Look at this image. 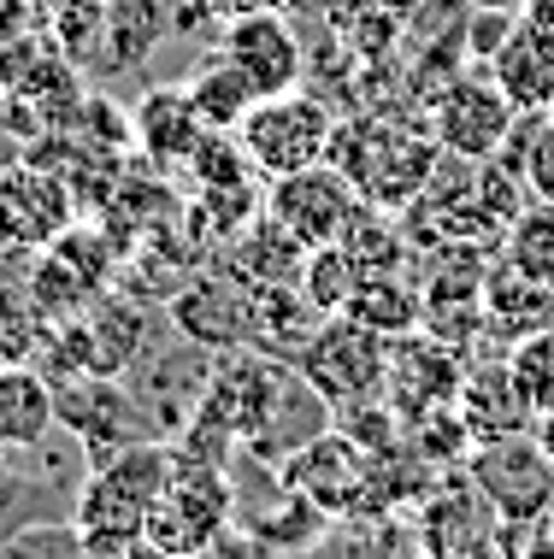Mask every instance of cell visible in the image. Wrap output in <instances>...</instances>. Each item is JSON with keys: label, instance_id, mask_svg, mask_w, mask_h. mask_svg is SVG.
Returning a JSON list of instances; mask_svg holds the SVG:
<instances>
[{"label": "cell", "instance_id": "1", "mask_svg": "<svg viewBox=\"0 0 554 559\" xmlns=\"http://www.w3.org/2000/svg\"><path fill=\"white\" fill-rule=\"evenodd\" d=\"M172 477V442L148 436V442L118 448L113 460L89 465L78 495H71V524L83 536V554H148V507L160 501Z\"/></svg>", "mask_w": 554, "mask_h": 559}, {"label": "cell", "instance_id": "2", "mask_svg": "<svg viewBox=\"0 0 554 559\" xmlns=\"http://www.w3.org/2000/svg\"><path fill=\"white\" fill-rule=\"evenodd\" d=\"M236 519V477L231 465H213L201 453H184L172 442V477L160 501L148 507V554H207Z\"/></svg>", "mask_w": 554, "mask_h": 559}, {"label": "cell", "instance_id": "3", "mask_svg": "<svg viewBox=\"0 0 554 559\" xmlns=\"http://www.w3.org/2000/svg\"><path fill=\"white\" fill-rule=\"evenodd\" d=\"M219 366V354L213 347H201L195 336H184V330H160L154 324V336L142 342V354L130 359V371H125V389L137 395V406L148 413V425H154V436H172L195 418V406H201L207 395V377H213Z\"/></svg>", "mask_w": 554, "mask_h": 559}, {"label": "cell", "instance_id": "4", "mask_svg": "<svg viewBox=\"0 0 554 559\" xmlns=\"http://www.w3.org/2000/svg\"><path fill=\"white\" fill-rule=\"evenodd\" d=\"M331 130L337 112L325 107L313 88H283V95H260L236 124V142L254 159L260 177H283V171H302V165H319L331 154Z\"/></svg>", "mask_w": 554, "mask_h": 559}, {"label": "cell", "instance_id": "5", "mask_svg": "<svg viewBox=\"0 0 554 559\" xmlns=\"http://www.w3.org/2000/svg\"><path fill=\"white\" fill-rule=\"evenodd\" d=\"M295 366L337 413L349 406H366V401H384V383H389V336L366 330L361 319L349 312H331L319 319V330L307 336V347L295 354Z\"/></svg>", "mask_w": 554, "mask_h": 559}, {"label": "cell", "instance_id": "6", "mask_svg": "<svg viewBox=\"0 0 554 559\" xmlns=\"http://www.w3.org/2000/svg\"><path fill=\"white\" fill-rule=\"evenodd\" d=\"M278 477L290 483L295 495H307L331 524L354 519V512H372V453L342 425L319 430L313 442L295 448L290 460H278Z\"/></svg>", "mask_w": 554, "mask_h": 559}, {"label": "cell", "instance_id": "7", "mask_svg": "<svg viewBox=\"0 0 554 559\" xmlns=\"http://www.w3.org/2000/svg\"><path fill=\"white\" fill-rule=\"evenodd\" d=\"M78 189L66 171L42 159L0 165V253H42L48 241L78 224Z\"/></svg>", "mask_w": 554, "mask_h": 559}, {"label": "cell", "instance_id": "8", "mask_svg": "<svg viewBox=\"0 0 554 559\" xmlns=\"http://www.w3.org/2000/svg\"><path fill=\"white\" fill-rule=\"evenodd\" d=\"M54 395H59V425L78 436L89 465H101V460H113L118 448L154 436V425H148L137 395L125 389V377L78 371V377H66V383H54Z\"/></svg>", "mask_w": 554, "mask_h": 559}, {"label": "cell", "instance_id": "9", "mask_svg": "<svg viewBox=\"0 0 554 559\" xmlns=\"http://www.w3.org/2000/svg\"><path fill=\"white\" fill-rule=\"evenodd\" d=\"M467 477L478 483V495L502 519H543L554 507V465L537 448L531 430H507V436H490V442H472Z\"/></svg>", "mask_w": 554, "mask_h": 559}, {"label": "cell", "instance_id": "10", "mask_svg": "<svg viewBox=\"0 0 554 559\" xmlns=\"http://www.w3.org/2000/svg\"><path fill=\"white\" fill-rule=\"evenodd\" d=\"M519 107L496 88V78H448L431 100V135L460 159H490L514 135Z\"/></svg>", "mask_w": 554, "mask_h": 559}, {"label": "cell", "instance_id": "11", "mask_svg": "<svg viewBox=\"0 0 554 559\" xmlns=\"http://www.w3.org/2000/svg\"><path fill=\"white\" fill-rule=\"evenodd\" d=\"M496 531H502V512L478 495V483L460 477L431 483V495L413 507V542L419 554H437V559H460V554H496Z\"/></svg>", "mask_w": 554, "mask_h": 559}, {"label": "cell", "instance_id": "12", "mask_svg": "<svg viewBox=\"0 0 554 559\" xmlns=\"http://www.w3.org/2000/svg\"><path fill=\"white\" fill-rule=\"evenodd\" d=\"M354 206H361V189H354V177L337 171L331 159L283 171V177H272V189H266V213H272L295 241H307V248L337 241Z\"/></svg>", "mask_w": 554, "mask_h": 559}, {"label": "cell", "instance_id": "13", "mask_svg": "<svg viewBox=\"0 0 554 559\" xmlns=\"http://www.w3.org/2000/svg\"><path fill=\"white\" fill-rule=\"evenodd\" d=\"M219 53L254 83V95H283L307 78V48L278 7L236 12L231 24H219Z\"/></svg>", "mask_w": 554, "mask_h": 559}, {"label": "cell", "instance_id": "14", "mask_svg": "<svg viewBox=\"0 0 554 559\" xmlns=\"http://www.w3.org/2000/svg\"><path fill=\"white\" fill-rule=\"evenodd\" d=\"M460 377H467V354L460 347L437 342L425 324L408 330V336L389 342V383H384V401L396 406V418L431 413V406H448L460 395Z\"/></svg>", "mask_w": 554, "mask_h": 559}, {"label": "cell", "instance_id": "15", "mask_svg": "<svg viewBox=\"0 0 554 559\" xmlns=\"http://www.w3.org/2000/svg\"><path fill=\"white\" fill-rule=\"evenodd\" d=\"M172 324L195 336L213 354H231V347H248V283H236L231 271H213V277H189L184 289L172 295Z\"/></svg>", "mask_w": 554, "mask_h": 559}, {"label": "cell", "instance_id": "16", "mask_svg": "<svg viewBox=\"0 0 554 559\" xmlns=\"http://www.w3.org/2000/svg\"><path fill=\"white\" fill-rule=\"evenodd\" d=\"M455 413L467 418L472 442H490V436H507V430H531V406H526V395H519L514 366H507L502 347H490V354H472V359H467V377H460Z\"/></svg>", "mask_w": 554, "mask_h": 559}, {"label": "cell", "instance_id": "17", "mask_svg": "<svg viewBox=\"0 0 554 559\" xmlns=\"http://www.w3.org/2000/svg\"><path fill=\"white\" fill-rule=\"evenodd\" d=\"M554 324V283H537L526 271L496 260L484 271V347H514Z\"/></svg>", "mask_w": 554, "mask_h": 559}, {"label": "cell", "instance_id": "18", "mask_svg": "<svg viewBox=\"0 0 554 559\" xmlns=\"http://www.w3.org/2000/svg\"><path fill=\"white\" fill-rule=\"evenodd\" d=\"M490 78H496V88L519 112H549V100H554V24L519 12L514 36L490 59Z\"/></svg>", "mask_w": 554, "mask_h": 559}, {"label": "cell", "instance_id": "19", "mask_svg": "<svg viewBox=\"0 0 554 559\" xmlns=\"http://www.w3.org/2000/svg\"><path fill=\"white\" fill-rule=\"evenodd\" d=\"M130 130H137V147L148 159H154V171H184V165L195 159V147H201V112H195L189 88H148V95L137 100V112H130Z\"/></svg>", "mask_w": 554, "mask_h": 559}, {"label": "cell", "instance_id": "20", "mask_svg": "<svg viewBox=\"0 0 554 559\" xmlns=\"http://www.w3.org/2000/svg\"><path fill=\"white\" fill-rule=\"evenodd\" d=\"M59 425V395L54 377L24 359V366H0V442L12 453H36Z\"/></svg>", "mask_w": 554, "mask_h": 559}, {"label": "cell", "instance_id": "21", "mask_svg": "<svg viewBox=\"0 0 554 559\" xmlns=\"http://www.w3.org/2000/svg\"><path fill=\"white\" fill-rule=\"evenodd\" d=\"M172 29H177V0H113L107 7V36H101V53H95L89 71H101V78L137 71Z\"/></svg>", "mask_w": 554, "mask_h": 559}, {"label": "cell", "instance_id": "22", "mask_svg": "<svg viewBox=\"0 0 554 559\" xmlns=\"http://www.w3.org/2000/svg\"><path fill=\"white\" fill-rule=\"evenodd\" d=\"M319 319L325 312L302 295V283H260V289H248V347H260L272 359L302 354Z\"/></svg>", "mask_w": 554, "mask_h": 559}, {"label": "cell", "instance_id": "23", "mask_svg": "<svg viewBox=\"0 0 554 559\" xmlns=\"http://www.w3.org/2000/svg\"><path fill=\"white\" fill-rule=\"evenodd\" d=\"M219 265L231 271L236 283H248V289H260V283H302L307 241H295L272 213H260L231 248L219 253Z\"/></svg>", "mask_w": 554, "mask_h": 559}, {"label": "cell", "instance_id": "24", "mask_svg": "<svg viewBox=\"0 0 554 559\" xmlns=\"http://www.w3.org/2000/svg\"><path fill=\"white\" fill-rule=\"evenodd\" d=\"M342 312L396 342V336H408V330L425 324V289H419V277H408V271H366L361 289H354V300Z\"/></svg>", "mask_w": 554, "mask_h": 559}, {"label": "cell", "instance_id": "25", "mask_svg": "<svg viewBox=\"0 0 554 559\" xmlns=\"http://www.w3.org/2000/svg\"><path fill=\"white\" fill-rule=\"evenodd\" d=\"M184 88H189V100H195V112H201L207 130H236V124H243V112L260 100V95H254V83L224 53H207L201 66L189 71Z\"/></svg>", "mask_w": 554, "mask_h": 559}, {"label": "cell", "instance_id": "26", "mask_svg": "<svg viewBox=\"0 0 554 559\" xmlns=\"http://www.w3.org/2000/svg\"><path fill=\"white\" fill-rule=\"evenodd\" d=\"M24 289H30V300H36V312H42L48 324L71 319V312H83L95 295H107V289H95V283H89L71 260H59L54 248H42V253H36V265H30Z\"/></svg>", "mask_w": 554, "mask_h": 559}, {"label": "cell", "instance_id": "27", "mask_svg": "<svg viewBox=\"0 0 554 559\" xmlns=\"http://www.w3.org/2000/svg\"><path fill=\"white\" fill-rule=\"evenodd\" d=\"M361 260H354L342 241H319V248H307V265H302V295L313 300V307L331 319V312H342L354 300V289H361Z\"/></svg>", "mask_w": 554, "mask_h": 559}, {"label": "cell", "instance_id": "28", "mask_svg": "<svg viewBox=\"0 0 554 559\" xmlns=\"http://www.w3.org/2000/svg\"><path fill=\"white\" fill-rule=\"evenodd\" d=\"M502 260L537 283H554V201H531L526 213L507 224Z\"/></svg>", "mask_w": 554, "mask_h": 559}, {"label": "cell", "instance_id": "29", "mask_svg": "<svg viewBox=\"0 0 554 559\" xmlns=\"http://www.w3.org/2000/svg\"><path fill=\"white\" fill-rule=\"evenodd\" d=\"M502 159L526 171L531 201H554V124L543 112H519L514 135L502 142Z\"/></svg>", "mask_w": 554, "mask_h": 559}, {"label": "cell", "instance_id": "30", "mask_svg": "<svg viewBox=\"0 0 554 559\" xmlns=\"http://www.w3.org/2000/svg\"><path fill=\"white\" fill-rule=\"evenodd\" d=\"M107 7L113 0H54L48 19H54V48L71 59V66H95L101 36H107Z\"/></svg>", "mask_w": 554, "mask_h": 559}, {"label": "cell", "instance_id": "31", "mask_svg": "<svg viewBox=\"0 0 554 559\" xmlns=\"http://www.w3.org/2000/svg\"><path fill=\"white\" fill-rule=\"evenodd\" d=\"M42 336H48V319L36 312L24 283H0V366H24L36 359Z\"/></svg>", "mask_w": 554, "mask_h": 559}, {"label": "cell", "instance_id": "32", "mask_svg": "<svg viewBox=\"0 0 554 559\" xmlns=\"http://www.w3.org/2000/svg\"><path fill=\"white\" fill-rule=\"evenodd\" d=\"M36 519H59V483L0 472V548H7L12 531H24V524H36Z\"/></svg>", "mask_w": 554, "mask_h": 559}, {"label": "cell", "instance_id": "33", "mask_svg": "<svg viewBox=\"0 0 554 559\" xmlns=\"http://www.w3.org/2000/svg\"><path fill=\"white\" fill-rule=\"evenodd\" d=\"M507 366H514V383H519V395H526L531 418L549 413L554 406V324L507 347Z\"/></svg>", "mask_w": 554, "mask_h": 559}, {"label": "cell", "instance_id": "34", "mask_svg": "<svg viewBox=\"0 0 554 559\" xmlns=\"http://www.w3.org/2000/svg\"><path fill=\"white\" fill-rule=\"evenodd\" d=\"M514 24H519V12H496V7H467V53L472 59H496V48L507 36H514Z\"/></svg>", "mask_w": 554, "mask_h": 559}, {"label": "cell", "instance_id": "35", "mask_svg": "<svg viewBox=\"0 0 554 559\" xmlns=\"http://www.w3.org/2000/svg\"><path fill=\"white\" fill-rule=\"evenodd\" d=\"M531 436H537V448H543V453H549V465H554V406L531 418Z\"/></svg>", "mask_w": 554, "mask_h": 559}, {"label": "cell", "instance_id": "36", "mask_svg": "<svg viewBox=\"0 0 554 559\" xmlns=\"http://www.w3.org/2000/svg\"><path fill=\"white\" fill-rule=\"evenodd\" d=\"M526 19H543V24H554V0H526Z\"/></svg>", "mask_w": 554, "mask_h": 559}, {"label": "cell", "instance_id": "37", "mask_svg": "<svg viewBox=\"0 0 554 559\" xmlns=\"http://www.w3.org/2000/svg\"><path fill=\"white\" fill-rule=\"evenodd\" d=\"M467 7H496V12H526V0H467Z\"/></svg>", "mask_w": 554, "mask_h": 559}, {"label": "cell", "instance_id": "38", "mask_svg": "<svg viewBox=\"0 0 554 559\" xmlns=\"http://www.w3.org/2000/svg\"><path fill=\"white\" fill-rule=\"evenodd\" d=\"M0 472H12V448L7 442H0Z\"/></svg>", "mask_w": 554, "mask_h": 559}, {"label": "cell", "instance_id": "39", "mask_svg": "<svg viewBox=\"0 0 554 559\" xmlns=\"http://www.w3.org/2000/svg\"><path fill=\"white\" fill-rule=\"evenodd\" d=\"M24 7H42V12H48V7H54V0H24Z\"/></svg>", "mask_w": 554, "mask_h": 559}, {"label": "cell", "instance_id": "40", "mask_svg": "<svg viewBox=\"0 0 554 559\" xmlns=\"http://www.w3.org/2000/svg\"><path fill=\"white\" fill-rule=\"evenodd\" d=\"M543 118H549V124H554V100H549V112H543Z\"/></svg>", "mask_w": 554, "mask_h": 559}, {"label": "cell", "instance_id": "41", "mask_svg": "<svg viewBox=\"0 0 554 559\" xmlns=\"http://www.w3.org/2000/svg\"><path fill=\"white\" fill-rule=\"evenodd\" d=\"M549 512H554V507H549Z\"/></svg>", "mask_w": 554, "mask_h": 559}]
</instances>
